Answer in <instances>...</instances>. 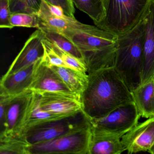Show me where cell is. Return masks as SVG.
<instances>
[{"label": "cell", "mask_w": 154, "mask_h": 154, "mask_svg": "<svg viewBox=\"0 0 154 154\" xmlns=\"http://www.w3.org/2000/svg\"><path fill=\"white\" fill-rule=\"evenodd\" d=\"M36 93L35 102L30 113L26 130L30 127L41 123L58 120L75 115L54 113L43 109L40 106V95L38 93L36 92Z\"/></svg>", "instance_id": "ffe728a7"}, {"label": "cell", "mask_w": 154, "mask_h": 154, "mask_svg": "<svg viewBox=\"0 0 154 154\" xmlns=\"http://www.w3.org/2000/svg\"><path fill=\"white\" fill-rule=\"evenodd\" d=\"M145 17L131 30L118 35L114 67L131 92L142 82Z\"/></svg>", "instance_id": "7a4b0ae2"}, {"label": "cell", "mask_w": 154, "mask_h": 154, "mask_svg": "<svg viewBox=\"0 0 154 154\" xmlns=\"http://www.w3.org/2000/svg\"><path fill=\"white\" fill-rule=\"evenodd\" d=\"M121 138L118 135L100 130L91 126L89 154H122L126 149Z\"/></svg>", "instance_id": "2e32d148"}, {"label": "cell", "mask_w": 154, "mask_h": 154, "mask_svg": "<svg viewBox=\"0 0 154 154\" xmlns=\"http://www.w3.org/2000/svg\"><path fill=\"white\" fill-rule=\"evenodd\" d=\"M45 37V34L42 30L39 29L35 30L27 40L4 75H10L28 67L42 58L44 54L42 40Z\"/></svg>", "instance_id": "8fae6325"}, {"label": "cell", "mask_w": 154, "mask_h": 154, "mask_svg": "<svg viewBox=\"0 0 154 154\" xmlns=\"http://www.w3.org/2000/svg\"><path fill=\"white\" fill-rule=\"evenodd\" d=\"M134 103L140 117H154V78L140 85L132 92Z\"/></svg>", "instance_id": "e0dca14e"}, {"label": "cell", "mask_w": 154, "mask_h": 154, "mask_svg": "<svg viewBox=\"0 0 154 154\" xmlns=\"http://www.w3.org/2000/svg\"><path fill=\"white\" fill-rule=\"evenodd\" d=\"M36 94L35 92L29 89L16 96L0 95V99L6 104L0 136L25 135Z\"/></svg>", "instance_id": "5b68a950"}, {"label": "cell", "mask_w": 154, "mask_h": 154, "mask_svg": "<svg viewBox=\"0 0 154 154\" xmlns=\"http://www.w3.org/2000/svg\"><path fill=\"white\" fill-rule=\"evenodd\" d=\"M72 1L78 9L87 14L92 20L95 26L101 23L105 18V8L97 0H72Z\"/></svg>", "instance_id": "44dd1931"}, {"label": "cell", "mask_w": 154, "mask_h": 154, "mask_svg": "<svg viewBox=\"0 0 154 154\" xmlns=\"http://www.w3.org/2000/svg\"><path fill=\"white\" fill-rule=\"evenodd\" d=\"M153 0H109L103 20L96 26L119 35L131 30L146 16Z\"/></svg>", "instance_id": "277c9868"}, {"label": "cell", "mask_w": 154, "mask_h": 154, "mask_svg": "<svg viewBox=\"0 0 154 154\" xmlns=\"http://www.w3.org/2000/svg\"><path fill=\"white\" fill-rule=\"evenodd\" d=\"M80 50L89 72L114 67L118 35L97 27L92 32L65 30L58 32Z\"/></svg>", "instance_id": "3957f363"}, {"label": "cell", "mask_w": 154, "mask_h": 154, "mask_svg": "<svg viewBox=\"0 0 154 154\" xmlns=\"http://www.w3.org/2000/svg\"><path fill=\"white\" fill-rule=\"evenodd\" d=\"M31 146L25 135L0 136L1 154H30Z\"/></svg>", "instance_id": "d6986e66"}, {"label": "cell", "mask_w": 154, "mask_h": 154, "mask_svg": "<svg viewBox=\"0 0 154 154\" xmlns=\"http://www.w3.org/2000/svg\"><path fill=\"white\" fill-rule=\"evenodd\" d=\"M42 44L44 48V54L42 61L44 63L50 67L58 66L69 67L54 51L51 42L45 37L42 40Z\"/></svg>", "instance_id": "d4e9b609"}, {"label": "cell", "mask_w": 154, "mask_h": 154, "mask_svg": "<svg viewBox=\"0 0 154 154\" xmlns=\"http://www.w3.org/2000/svg\"><path fill=\"white\" fill-rule=\"evenodd\" d=\"M47 5L49 11L53 16L58 17H63L65 16L63 9L59 5L50 4L47 2Z\"/></svg>", "instance_id": "4316f807"}, {"label": "cell", "mask_w": 154, "mask_h": 154, "mask_svg": "<svg viewBox=\"0 0 154 154\" xmlns=\"http://www.w3.org/2000/svg\"><path fill=\"white\" fill-rule=\"evenodd\" d=\"M128 154L148 152L154 146V117L138 123L121 138Z\"/></svg>", "instance_id": "9c48e42d"}, {"label": "cell", "mask_w": 154, "mask_h": 154, "mask_svg": "<svg viewBox=\"0 0 154 154\" xmlns=\"http://www.w3.org/2000/svg\"><path fill=\"white\" fill-rule=\"evenodd\" d=\"M150 154H154V146L153 147L152 149H151V151L150 152Z\"/></svg>", "instance_id": "4dcf8cb0"}, {"label": "cell", "mask_w": 154, "mask_h": 154, "mask_svg": "<svg viewBox=\"0 0 154 154\" xmlns=\"http://www.w3.org/2000/svg\"><path fill=\"white\" fill-rule=\"evenodd\" d=\"M50 67L56 72L72 92L82 96L88 82V74H84L69 67L58 66Z\"/></svg>", "instance_id": "ac0fdd59"}, {"label": "cell", "mask_w": 154, "mask_h": 154, "mask_svg": "<svg viewBox=\"0 0 154 154\" xmlns=\"http://www.w3.org/2000/svg\"><path fill=\"white\" fill-rule=\"evenodd\" d=\"M11 23L13 27L34 28L38 29L40 26L39 18L37 14L30 13H11Z\"/></svg>", "instance_id": "cb8c5ba5"}, {"label": "cell", "mask_w": 154, "mask_h": 154, "mask_svg": "<svg viewBox=\"0 0 154 154\" xmlns=\"http://www.w3.org/2000/svg\"><path fill=\"white\" fill-rule=\"evenodd\" d=\"M30 89L35 92L75 94L66 86L55 71L42 62V58L37 62Z\"/></svg>", "instance_id": "4fadbf2b"}, {"label": "cell", "mask_w": 154, "mask_h": 154, "mask_svg": "<svg viewBox=\"0 0 154 154\" xmlns=\"http://www.w3.org/2000/svg\"><path fill=\"white\" fill-rule=\"evenodd\" d=\"M154 78V1L145 17L144 62L141 85Z\"/></svg>", "instance_id": "9a60e30c"}, {"label": "cell", "mask_w": 154, "mask_h": 154, "mask_svg": "<svg viewBox=\"0 0 154 154\" xmlns=\"http://www.w3.org/2000/svg\"><path fill=\"white\" fill-rule=\"evenodd\" d=\"M91 136V123L87 127L51 140L32 145L30 154H89Z\"/></svg>", "instance_id": "8992f818"}, {"label": "cell", "mask_w": 154, "mask_h": 154, "mask_svg": "<svg viewBox=\"0 0 154 154\" xmlns=\"http://www.w3.org/2000/svg\"><path fill=\"white\" fill-rule=\"evenodd\" d=\"M140 117L132 102L119 106L104 117L90 121L94 128L122 138L139 123Z\"/></svg>", "instance_id": "ba28073f"}, {"label": "cell", "mask_w": 154, "mask_h": 154, "mask_svg": "<svg viewBox=\"0 0 154 154\" xmlns=\"http://www.w3.org/2000/svg\"><path fill=\"white\" fill-rule=\"evenodd\" d=\"M51 44L54 51L69 68L84 74H88V68L84 60L77 58L71 54L65 52L52 42H51Z\"/></svg>", "instance_id": "603a6c76"}, {"label": "cell", "mask_w": 154, "mask_h": 154, "mask_svg": "<svg viewBox=\"0 0 154 154\" xmlns=\"http://www.w3.org/2000/svg\"><path fill=\"white\" fill-rule=\"evenodd\" d=\"M45 1L48 3H50V4H56L54 0H45Z\"/></svg>", "instance_id": "f546056e"}, {"label": "cell", "mask_w": 154, "mask_h": 154, "mask_svg": "<svg viewBox=\"0 0 154 154\" xmlns=\"http://www.w3.org/2000/svg\"><path fill=\"white\" fill-rule=\"evenodd\" d=\"M91 124L83 111L65 119L41 123L29 128L25 137L31 145L51 140Z\"/></svg>", "instance_id": "52a82bcc"}, {"label": "cell", "mask_w": 154, "mask_h": 154, "mask_svg": "<svg viewBox=\"0 0 154 154\" xmlns=\"http://www.w3.org/2000/svg\"><path fill=\"white\" fill-rule=\"evenodd\" d=\"M29 8L37 14L41 8L42 0H24Z\"/></svg>", "instance_id": "83f0119b"}, {"label": "cell", "mask_w": 154, "mask_h": 154, "mask_svg": "<svg viewBox=\"0 0 154 154\" xmlns=\"http://www.w3.org/2000/svg\"><path fill=\"white\" fill-rule=\"evenodd\" d=\"M37 62L10 75H3L0 82V95L16 96L30 89Z\"/></svg>", "instance_id": "5bb4252c"}, {"label": "cell", "mask_w": 154, "mask_h": 154, "mask_svg": "<svg viewBox=\"0 0 154 154\" xmlns=\"http://www.w3.org/2000/svg\"><path fill=\"white\" fill-rule=\"evenodd\" d=\"M10 0H0V27L1 28H13L11 23V15Z\"/></svg>", "instance_id": "484cf974"}, {"label": "cell", "mask_w": 154, "mask_h": 154, "mask_svg": "<svg viewBox=\"0 0 154 154\" xmlns=\"http://www.w3.org/2000/svg\"><path fill=\"white\" fill-rule=\"evenodd\" d=\"M109 0H97V1L100 3L105 9V11H106V6H107V4H108V2Z\"/></svg>", "instance_id": "f1b7e54d"}, {"label": "cell", "mask_w": 154, "mask_h": 154, "mask_svg": "<svg viewBox=\"0 0 154 154\" xmlns=\"http://www.w3.org/2000/svg\"><path fill=\"white\" fill-rule=\"evenodd\" d=\"M88 74L81 98L83 111L90 119L102 118L119 106L134 102L132 93L114 67Z\"/></svg>", "instance_id": "6da1fadb"}, {"label": "cell", "mask_w": 154, "mask_h": 154, "mask_svg": "<svg viewBox=\"0 0 154 154\" xmlns=\"http://www.w3.org/2000/svg\"><path fill=\"white\" fill-rule=\"evenodd\" d=\"M45 34V37L65 52L80 59H83L82 55L77 47L65 36L58 32L48 29H40Z\"/></svg>", "instance_id": "7402d4cb"}, {"label": "cell", "mask_w": 154, "mask_h": 154, "mask_svg": "<svg viewBox=\"0 0 154 154\" xmlns=\"http://www.w3.org/2000/svg\"><path fill=\"white\" fill-rule=\"evenodd\" d=\"M36 92L40 95V107L47 111L69 115L83 111L81 95L47 91Z\"/></svg>", "instance_id": "30bf717a"}, {"label": "cell", "mask_w": 154, "mask_h": 154, "mask_svg": "<svg viewBox=\"0 0 154 154\" xmlns=\"http://www.w3.org/2000/svg\"><path fill=\"white\" fill-rule=\"evenodd\" d=\"M38 16L40 26L38 29H48L60 32L65 30H76L86 32L94 31L97 27L81 23L75 17L66 15L63 17H58L51 14L45 0H42L41 8Z\"/></svg>", "instance_id": "7c38bea8"}, {"label": "cell", "mask_w": 154, "mask_h": 154, "mask_svg": "<svg viewBox=\"0 0 154 154\" xmlns=\"http://www.w3.org/2000/svg\"><path fill=\"white\" fill-rule=\"evenodd\" d=\"M153 1H154V0H153Z\"/></svg>", "instance_id": "1f68e13d"}]
</instances>
